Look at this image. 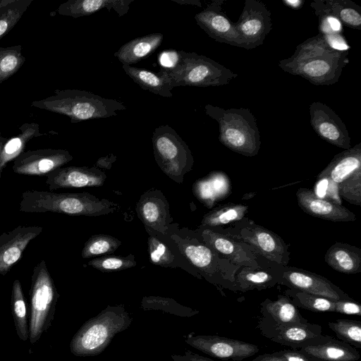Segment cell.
Wrapping results in <instances>:
<instances>
[{"label":"cell","instance_id":"obj_1","mask_svg":"<svg viewBox=\"0 0 361 361\" xmlns=\"http://www.w3.org/2000/svg\"><path fill=\"white\" fill-rule=\"evenodd\" d=\"M116 203L94 195L27 190L22 194L19 210L27 213L55 212L72 216H99L119 209Z\"/></svg>","mask_w":361,"mask_h":361},{"label":"cell","instance_id":"obj_2","mask_svg":"<svg viewBox=\"0 0 361 361\" xmlns=\"http://www.w3.org/2000/svg\"><path fill=\"white\" fill-rule=\"evenodd\" d=\"M31 106L65 115L72 123L108 118L126 109L118 100L80 90H55L53 95L32 102Z\"/></svg>","mask_w":361,"mask_h":361},{"label":"cell","instance_id":"obj_3","mask_svg":"<svg viewBox=\"0 0 361 361\" xmlns=\"http://www.w3.org/2000/svg\"><path fill=\"white\" fill-rule=\"evenodd\" d=\"M132 322L133 317L123 305L106 306L75 334L70 343L71 353L78 357L102 353L114 336L127 329Z\"/></svg>","mask_w":361,"mask_h":361},{"label":"cell","instance_id":"obj_4","mask_svg":"<svg viewBox=\"0 0 361 361\" xmlns=\"http://www.w3.org/2000/svg\"><path fill=\"white\" fill-rule=\"evenodd\" d=\"M205 114L219 128V141L229 149L246 157H254L261 146L260 133L255 116L247 108L222 107L207 104Z\"/></svg>","mask_w":361,"mask_h":361},{"label":"cell","instance_id":"obj_5","mask_svg":"<svg viewBox=\"0 0 361 361\" xmlns=\"http://www.w3.org/2000/svg\"><path fill=\"white\" fill-rule=\"evenodd\" d=\"M173 87L178 86H222L238 77V73L195 52L178 51V59L171 68H163Z\"/></svg>","mask_w":361,"mask_h":361},{"label":"cell","instance_id":"obj_6","mask_svg":"<svg viewBox=\"0 0 361 361\" xmlns=\"http://www.w3.org/2000/svg\"><path fill=\"white\" fill-rule=\"evenodd\" d=\"M59 294L44 260L33 269L30 290L29 341L35 344L51 326Z\"/></svg>","mask_w":361,"mask_h":361},{"label":"cell","instance_id":"obj_7","mask_svg":"<svg viewBox=\"0 0 361 361\" xmlns=\"http://www.w3.org/2000/svg\"><path fill=\"white\" fill-rule=\"evenodd\" d=\"M154 156L161 170L171 179L182 183L194 164L188 145L169 125H161L153 132Z\"/></svg>","mask_w":361,"mask_h":361},{"label":"cell","instance_id":"obj_8","mask_svg":"<svg viewBox=\"0 0 361 361\" xmlns=\"http://www.w3.org/2000/svg\"><path fill=\"white\" fill-rule=\"evenodd\" d=\"M348 51L333 50L298 60H280L279 66L285 72L300 76L313 85L336 83L344 67L349 63Z\"/></svg>","mask_w":361,"mask_h":361},{"label":"cell","instance_id":"obj_9","mask_svg":"<svg viewBox=\"0 0 361 361\" xmlns=\"http://www.w3.org/2000/svg\"><path fill=\"white\" fill-rule=\"evenodd\" d=\"M235 26L242 40V48L252 49L263 44L272 29L271 11L258 0H245Z\"/></svg>","mask_w":361,"mask_h":361},{"label":"cell","instance_id":"obj_10","mask_svg":"<svg viewBox=\"0 0 361 361\" xmlns=\"http://www.w3.org/2000/svg\"><path fill=\"white\" fill-rule=\"evenodd\" d=\"M277 283L309 294L332 300H351L345 292L327 279L295 267H281L274 274Z\"/></svg>","mask_w":361,"mask_h":361},{"label":"cell","instance_id":"obj_11","mask_svg":"<svg viewBox=\"0 0 361 361\" xmlns=\"http://www.w3.org/2000/svg\"><path fill=\"white\" fill-rule=\"evenodd\" d=\"M185 342L212 357L226 360L241 361L259 350L255 344L219 336H195L190 334L185 336Z\"/></svg>","mask_w":361,"mask_h":361},{"label":"cell","instance_id":"obj_12","mask_svg":"<svg viewBox=\"0 0 361 361\" xmlns=\"http://www.w3.org/2000/svg\"><path fill=\"white\" fill-rule=\"evenodd\" d=\"M260 312L257 327L261 334L269 339L284 326L308 322L290 298L283 295H278L276 300L268 298L264 300L260 304Z\"/></svg>","mask_w":361,"mask_h":361},{"label":"cell","instance_id":"obj_13","mask_svg":"<svg viewBox=\"0 0 361 361\" xmlns=\"http://www.w3.org/2000/svg\"><path fill=\"white\" fill-rule=\"evenodd\" d=\"M310 125L314 132L326 142L338 147H351L348 129L338 115L322 102H313L309 106Z\"/></svg>","mask_w":361,"mask_h":361},{"label":"cell","instance_id":"obj_14","mask_svg":"<svg viewBox=\"0 0 361 361\" xmlns=\"http://www.w3.org/2000/svg\"><path fill=\"white\" fill-rule=\"evenodd\" d=\"M225 0H214L195 16L196 23L213 39L242 48V40L235 26L223 11Z\"/></svg>","mask_w":361,"mask_h":361},{"label":"cell","instance_id":"obj_15","mask_svg":"<svg viewBox=\"0 0 361 361\" xmlns=\"http://www.w3.org/2000/svg\"><path fill=\"white\" fill-rule=\"evenodd\" d=\"M73 159L68 151L61 149H39L21 153L13 161V171L18 174L46 176Z\"/></svg>","mask_w":361,"mask_h":361},{"label":"cell","instance_id":"obj_16","mask_svg":"<svg viewBox=\"0 0 361 361\" xmlns=\"http://www.w3.org/2000/svg\"><path fill=\"white\" fill-rule=\"evenodd\" d=\"M51 190L85 187H99L104 184L106 174L97 166L60 167L45 176Z\"/></svg>","mask_w":361,"mask_h":361},{"label":"cell","instance_id":"obj_17","mask_svg":"<svg viewBox=\"0 0 361 361\" xmlns=\"http://www.w3.org/2000/svg\"><path fill=\"white\" fill-rule=\"evenodd\" d=\"M136 211L148 233L167 234L171 219L169 204L160 191L145 192L137 203Z\"/></svg>","mask_w":361,"mask_h":361},{"label":"cell","instance_id":"obj_18","mask_svg":"<svg viewBox=\"0 0 361 361\" xmlns=\"http://www.w3.org/2000/svg\"><path fill=\"white\" fill-rule=\"evenodd\" d=\"M43 230L41 226H18L0 235V274L6 275L21 258L29 243Z\"/></svg>","mask_w":361,"mask_h":361},{"label":"cell","instance_id":"obj_19","mask_svg":"<svg viewBox=\"0 0 361 361\" xmlns=\"http://www.w3.org/2000/svg\"><path fill=\"white\" fill-rule=\"evenodd\" d=\"M239 238L271 262L282 264L288 260V248L284 242L267 228L249 224L241 229Z\"/></svg>","mask_w":361,"mask_h":361},{"label":"cell","instance_id":"obj_20","mask_svg":"<svg viewBox=\"0 0 361 361\" xmlns=\"http://www.w3.org/2000/svg\"><path fill=\"white\" fill-rule=\"evenodd\" d=\"M299 207L314 217L334 222L353 221L356 216L351 211L327 199L317 197L307 188H299L296 192Z\"/></svg>","mask_w":361,"mask_h":361},{"label":"cell","instance_id":"obj_21","mask_svg":"<svg viewBox=\"0 0 361 361\" xmlns=\"http://www.w3.org/2000/svg\"><path fill=\"white\" fill-rule=\"evenodd\" d=\"M331 338L322 334V328L320 325L307 322L284 326L270 340L288 346L290 349L298 350L326 343Z\"/></svg>","mask_w":361,"mask_h":361},{"label":"cell","instance_id":"obj_22","mask_svg":"<svg viewBox=\"0 0 361 361\" xmlns=\"http://www.w3.org/2000/svg\"><path fill=\"white\" fill-rule=\"evenodd\" d=\"M134 0H68L61 4L57 13L64 16L80 18L90 16L103 8L114 10L118 16L126 14Z\"/></svg>","mask_w":361,"mask_h":361},{"label":"cell","instance_id":"obj_23","mask_svg":"<svg viewBox=\"0 0 361 361\" xmlns=\"http://www.w3.org/2000/svg\"><path fill=\"white\" fill-rule=\"evenodd\" d=\"M359 170H361V143L336 154L317 177L327 178L338 185Z\"/></svg>","mask_w":361,"mask_h":361},{"label":"cell","instance_id":"obj_24","mask_svg":"<svg viewBox=\"0 0 361 361\" xmlns=\"http://www.w3.org/2000/svg\"><path fill=\"white\" fill-rule=\"evenodd\" d=\"M202 237L209 248L225 256L232 262L243 267H259L252 256L249 255L237 242L228 237L209 229L204 230Z\"/></svg>","mask_w":361,"mask_h":361},{"label":"cell","instance_id":"obj_25","mask_svg":"<svg viewBox=\"0 0 361 361\" xmlns=\"http://www.w3.org/2000/svg\"><path fill=\"white\" fill-rule=\"evenodd\" d=\"M297 350L318 361H357L360 358L355 348L333 337L326 343Z\"/></svg>","mask_w":361,"mask_h":361},{"label":"cell","instance_id":"obj_26","mask_svg":"<svg viewBox=\"0 0 361 361\" xmlns=\"http://www.w3.org/2000/svg\"><path fill=\"white\" fill-rule=\"evenodd\" d=\"M164 35L152 33L135 38L123 44L114 54L122 65L130 66L152 54L161 44Z\"/></svg>","mask_w":361,"mask_h":361},{"label":"cell","instance_id":"obj_27","mask_svg":"<svg viewBox=\"0 0 361 361\" xmlns=\"http://www.w3.org/2000/svg\"><path fill=\"white\" fill-rule=\"evenodd\" d=\"M126 73L142 89L151 92L155 94L172 97V89L171 81L168 75L161 70L157 73L148 70L122 65Z\"/></svg>","mask_w":361,"mask_h":361},{"label":"cell","instance_id":"obj_28","mask_svg":"<svg viewBox=\"0 0 361 361\" xmlns=\"http://www.w3.org/2000/svg\"><path fill=\"white\" fill-rule=\"evenodd\" d=\"M324 259L338 272L351 274L361 271V250L356 247L336 243L327 250Z\"/></svg>","mask_w":361,"mask_h":361},{"label":"cell","instance_id":"obj_29","mask_svg":"<svg viewBox=\"0 0 361 361\" xmlns=\"http://www.w3.org/2000/svg\"><path fill=\"white\" fill-rule=\"evenodd\" d=\"M20 133L8 138L0 155V169L3 170L7 164L14 161L21 153L28 142L37 137L44 135L39 131V125L36 123H25L19 127Z\"/></svg>","mask_w":361,"mask_h":361},{"label":"cell","instance_id":"obj_30","mask_svg":"<svg viewBox=\"0 0 361 361\" xmlns=\"http://www.w3.org/2000/svg\"><path fill=\"white\" fill-rule=\"evenodd\" d=\"M11 312L16 334L23 341L29 339V317L21 283L14 280L11 290Z\"/></svg>","mask_w":361,"mask_h":361},{"label":"cell","instance_id":"obj_31","mask_svg":"<svg viewBox=\"0 0 361 361\" xmlns=\"http://www.w3.org/2000/svg\"><path fill=\"white\" fill-rule=\"evenodd\" d=\"M254 268L243 267L236 274L234 284L237 290L241 291L254 289L262 290L272 287L277 283V280L274 274Z\"/></svg>","mask_w":361,"mask_h":361},{"label":"cell","instance_id":"obj_32","mask_svg":"<svg viewBox=\"0 0 361 361\" xmlns=\"http://www.w3.org/2000/svg\"><path fill=\"white\" fill-rule=\"evenodd\" d=\"M178 242V248L188 261L195 267L206 274H213L214 253L208 246L183 242L181 238Z\"/></svg>","mask_w":361,"mask_h":361},{"label":"cell","instance_id":"obj_33","mask_svg":"<svg viewBox=\"0 0 361 361\" xmlns=\"http://www.w3.org/2000/svg\"><path fill=\"white\" fill-rule=\"evenodd\" d=\"M318 17L319 34L324 40L343 35L342 24L332 13L325 0H314L310 4Z\"/></svg>","mask_w":361,"mask_h":361},{"label":"cell","instance_id":"obj_34","mask_svg":"<svg viewBox=\"0 0 361 361\" xmlns=\"http://www.w3.org/2000/svg\"><path fill=\"white\" fill-rule=\"evenodd\" d=\"M285 294L298 307L314 312H335L336 300L290 288L285 291Z\"/></svg>","mask_w":361,"mask_h":361},{"label":"cell","instance_id":"obj_35","mask_svg":"<svg viewBox=\"0 0 361 361\" xmlns=\"http://www.w3.org/2000/svg\"><path fill=\"white\" fill-rule=\"evenodd\" d=\"M332 13L341 24L361 30V7L350 0H325Z\"/></svg>","mask_w":361,"mask_h":361},{"label":"cell","instance_id":"obj_36","mask_svg":"<svg viewBox=\"0 0 361 361\" xmlns=\"http://www.w3.org/2000/svg\"><path fill=\"white\" fill-rule=\"evenodd\" d=\"M248 208L243 204H228L217 207L206 214L201 222L202 226L212 227L227 224L241 219Z\"/></svg>","mask_w":361,"mask_h":361},{"label":"cell","instance_id":"obj_37","mask_svg":"<svg viewBox=\"0 0 361 361\" xmlns=\"http://www.w3.org/2000/svg\"><path fill=\"white\" fill-rule=\"evenodd\" d=\"M144 310H161L179 317H190L199 313L197 310L183 306L174 300L159 296L144 297L141 302Z\"/></svg>","mask_w":361,"mask_h":361},{"label":"cell","instance_id":"obj_38","mask_svg":"<svg viewBox=\"0 0 361 361\" xmlns=\"http://www.w3.org/2000/svg\"><path fill=\"white\" fill-rule=\"evenodd\" d=\"M25 61L21 45L0 47V84L13 75Z\"/></svg>","mask_w":361,"mask_h":361},{"label":"cell","instance_id":"obj_39","mask_svg":"<svg viewBox=\"0 0 361 361\" xmlns=\"http://www.w3.org/2000/svg\"><path fill=\"white\" fill-rule=\"evenodd\" d=\"M121 242L111 235L96 234L92 235L85 243L81 255L90 258L102 255L113 254L121 245Z\"/></svg>","mask_w":361,"mask_h":361},{"label":"cell","instance_id":"obj_40","mask_svg":"<svg viewBox=\"0 0 361 361\" xmlns=\"http://www.w3.org/2000/svg\"><path fill=\"white\" fill-rule=\"evenodd\" d=\"M329 327L339 341L353 347L361 348V322L356 320L339 319L328 322Z\"/></svg>","mask_w":361,"mask_h":361},{"label":"cell","instance_id":"obj_41","mask_svg":"<svg viewBox=\"0 0 361 361\" xmlns=\"http://www.w3.org/2000/svg\"><path fill=\"white\" fill-rule=\"evenodd\" d=\"M32 0H16L0 11V40L18 23Z\"/></svg>","mask_w":361,"mask_h":361},{"label":"cell","instance_id":"obj_42","mask_svg":"<svg viewBox=\"0 0 361 361\" xmlns=\"http://www.w3.org/2000/svg\"><path fill=\"white\" fill-rule=\"evenodd\" d=\"M88 265L102 272L109 273L119 271L134 267L137 262L133 255L126 257L104 255L96 257L90 262Z\"/></svg>","mask_w":361,"mask_h":361},{"label":"cell","instance_id":"obj_43","mask_svg":"<svg viewBox=\"0 0 361 361\" xmlns=\"http://www.w3.org/2000/svg\"><path fill=\"white\" fill-rule=\"evenodd\" d=\"M148 252L150 262L164 267H174L176 257L169 247L154 235L148 238Z\"/></svg>","mask_w":361,"mask_h":361},{"label":"cell","instance_id":"obj_44","mask_svg":"<svg viewBox=\"0 0 361 361\" xmlns=\"http://www.w3.org/2000/svg\"><path fill=\"white\" fill-rule=\"evenodd\" d=\"M337 185L340 197L353 204L361 205V170Z\"/></svg>","mask_w":361,"mask_h":361},{"label":"cell","instance_id":"obj_45","mask_svg":"<svg viewBox=\"0 0 361 361\" xmlns=\"http://www.w3.org/2000/svg\"><path fill=\"white\" fill-rule=\"evenodd\" d=\"M216 201L228 196L231 186L226 175L222 171H213L207 176Z\"/></svg>","mask_w":361,"mask_h":361},{"label":"cell","instance_id":"obj_46","mask_svg":"<svg viewBox=\"0 0 361 361\" xmlns=\"http://www.w3.org/2000/svg\"><path fill=\"white\" fill-rule=\"evenodd\" d=\"M193 192L207 207H211L216 201L207 177L197 180L193 185Z\"/></svg>","mask_w":361,"mask_h":361},{"label":"cell","instance_id":"obj_47","mask_svg":"<svg viewBox=\"0 0 361 361\" xmlns=\"http://www.w3.org/2000/svg\"><path fill=\"white\" fill-rule=\"evenodd\" d=\"M335 312L360 316L361 307L359 303L356 302L353 299L336 300Z\"/></svg>","mask_w":361,"mask_h":361},{"label":"cell","instance_id":"obj_48","mask_svg":"<svg viewBox=\"0 0 361 361\" xmlns=\"http://www.w3.org/2000/svg\"><path fill=\"white\" fill-rule=\"evenodd\" d=\"M277 353L286 361H318L294 349L281 350Z\"/></svg>","mask_w":361,"mask_h":361},{"label":"cell","instance_id":"obj_49","mask_svg":"<svg viewBox=\"0 0 361 361\" xmlns=\"http://www.w3.org/2000/svg\"><path fill=\"white\" fill-rule=\"evenodd\" d=\"M171 357L173 361H216L190 350H186L183 355L172 354Z\"/></svg>","mask_w":361,"mask_h":361},{"label":"cell","instance_id":"obj_50","mask_svg":"<svg viewBox=\"0 0 361 361\" xmlns=\"http://www.w3.org/2000/svg\"><path fill=\"white\" fill-rule=\"evenodd\" d=\"M329 179V178H328ZM335 203L341 204V198L338 195V185L329 179V186L326 190V198Z\"/></svg>","mask_w":361,"mask_h":361},{"label":"cell","instance_id":"obj_51","mask_svg":"<svg viewBox=\"0 0 361 361\" xmlns=\"http://www.w3.org/2000/svg\"><path fill=\"white\" fill-rule=\"evenodd\" d=\"M329 186V179L327 178H319L314 186V195L321 199L326 198V190Z\"/></svg>","mask_w":361,"mask_h":361},{"label":"cell","instance_id":"obj_52","mask_svg":"<svg viewBox=\"0 0 361 361\" xmlns=\"http://www.w3.org/2000/svg\"><path fill=\"white\" fill-rule=\"evenodd\" d=\"M252 361H286L283 357L277 352L265 353L256 357Z\"/></svg>","mask_w":361,"mask_h":361},{"label":"cell","instance_id":"obj_53","mask_svg":"<svg viewBox=\"0 0 361 361\" xmlns=\"http://www.w3.org/2000/svg\"><path fill=\"white\" fill-rule=\"evenodd\" d=\"M116 159V157L114 154H109L108 156H106L105 157H102V158L99 159L97 160L96 164L98 167L110 169L112 163L114 161H115Z\"/></svg>","mask_w":361,"mask_h":361},{"label":"cell","instance_id":"obj_54","mask_svg":"<svg viewBox=\"0 0 361 361\" xmlns=\"http://www.w3.org/2000/svg\"><path fill=\"white\" fill-rule=\"evenodd\" d=\"M283 2L286 6L293 9H299L302 7L304 4L301 0H283Z\"/></svg>","mask_w":361,"mask_h":361},{"label":"cell","instance_id":"obj_55","mask_svg":"<svg viewBox=\"0 0 361 361\" xmlns=\"http://www.w3.org/2000/svg\"><path fill=\"white\" fill-rule=\"evenodd\" d=\"M174 2L178 3L180 4H190L193 6H197L199 7L202 6V4L198 0H172Z\"/></svg>","mask_w":361,"mask_h":361},{"label":"cell","instance_id":"obj_56","mask_svg":"<svg viewBox=\"0 0 361 361\" xmlns=\"http://www.w3.org/2000/svg\"><path fill=\"white\" fill-rule=\"evenodd\" d=\"M14 2V0H0V11L6 6L11 4Z\"/></svg>","mask_w":361,"mask_h":361},{"label":"cell","instance_id":"obj_57","mask_svg":"<svg viewBox=\"0 0 361 361\" xmlns=\"http://www.w3.org/2000/svg\"><path fill=\"white\" fill-rule=\"evenodd\" d=\"M7 140H8V137L3 136L2 134L0 133V155H1V152L3 149V147Z\"/></svg>","mask_w":361,"mask_h":361},{"label":"cell","instance_id":"obj_58","mask_svg":"<svg viewBox=\"0 0 361 361\" xmlns=\"http://www.w3.org/2000/svg\"><path fill=\"white\" fill-rule=\"evenodd\" d=\"M3 170H1L0 169V178H1V172H2Z\"/></svg>","mask_w":361,"mask_h":361}]
</instances>
